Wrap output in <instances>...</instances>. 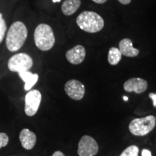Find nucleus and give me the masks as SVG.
Here are the masks:
<instances>
[{"mask_svg":"<svg viewBox=\"0 0 156 156\" xmlns=\"http://www.w3.org/2000/svg\"><path fill=\"white\" fill-rule=\"evenodd\" d=\"M28 37V29L20 21L13 23L6 36V46L9 51L15 52L20 49Z\"/></svg>","mask_w":156,"mask_h":156,"instance_id":"f257e3e1","label":"nucleus"},{"mask_svg":"<svg viewBox=\"0 0 156 156\" xmlns=\"http://www.w3.org/2000/svg\"><path fill=\"white\" fill-rule=\"evenodd\" d=\"M76 23L81 30L90 34L101 31L104 27V20L101 15L93 11H84L76 19Z\"/></svg>","mask_w":156,"mask_h":156,"instance_id":"f03ea898","label":"nucleus"},{"mask_svg":"<svg viewBox=\"0 0 156 156\" xmlns=\"http://www.w3.org/2000/svg\"><path fill=\"white\" fill-rule=\"evenodd\" d=\"M34 41L37 48L43 51L51 49L55 44V36L51 26L41 23L34 31Z\"/></svg>","mask_w":156,"mask_h":156,"instance_id":"7ed1b4c3","label":"nucleus"},{"mask_svg":"<svg viewBox=\"0 0 156 156\" xmlns=\"http://www.w3.org/2000/svg\"><path fill=\"white\" fill-rule=\"evenodd\" d=\"M155 125V116L149 115L143 118H136L132 120L129 125V129L133 135L142 136L149 134Z\"/></svg>","mask_w":156,"mask_h":156,"instance_id":"20e7f679","label":"nucleus"},{"mask_svg":"<svg viewBox=\"0 0 156 156\" xmlns=\"http://www.w3.org/2000/svg\"><path fill=\"white\" fill-rule=\"evenodd\" d=\"M34 61L28 54L25 53H19L15 54L9 59V69L14 73H21L24 71H29L33 67Z\"/></svg>","mask_w":156,"mask_h":156,"instance_id":"39448f33","label":"nucleus"},{"mask_svg":"<svg viewBox=\"0 0 156 156\" xmlns=\"http://www.w3.org/2000/svg\"><path fill=\"white\" fill-rule=\"evenodd\" d=\"M99 151L96 140L89 135H84L78 143L77 154L79 156H95Z\"/></svg>","mask_w":156,"mask_h":156,"instance_id":"423d86ee","label":"nucleus"},{"mask_svg":"<svg viewBox=\"0 0 156 156\" xmlns=\"http://www.w3.org/2000/svg\"><path fill=\"white\" fill-rule=\"evenodd\" d=\"M41 99V93L38 90H29L25 98V113L27 116H33L36 114Z\"/></svg>","mask_w":156,"mask_h":156,"instance_id":"0eeeda50","label":"nucleus"},{"mask_svg":"<svg viewBox=\"0 0 156 156\" xmlns=\"http://www.w3.org/2000/svg\"><path fill=\"white\" fill-rule=\"evenodd\" d=\"M64 90L70 98L75 101H80L85 95V86L77 80H69L64 85Z\"/></svg>","mask_w":156,"mask_h":156,"instance_id":"6e6552de","label":"nucleus"},{"mask_svg":"<svg viewBox=\"0 0 156 156\" xmlns=\"http://www.w3.org/2000/svg\"><path fill=\"white\" fill-rule=\"evenodd\" d=\"M147 83L145 80L140 77L129 79L124 84V89L126 92H134L140 94L147 89Z\"/></svg>","mask_w":156,"mask_h":156,"instance_id":"1a4fd4ad","label":"nucleus"},{"mask_svg":"<svg viewBox=\"0 0 156 156\" xmlns=\"http://www.w3.org/2000/svg\"><path fill=\"white\" fill-rule=\"evenodd\" d=\"M86 55V51L82 45H77L75 47L68 50L66 53L67 61L72 64H80L84 61Z\"/></svg>","mask_w":156,"mask_h":156,"instance_id":"9d476101","label":"nucleus"},{"mask_svg":"<svg viewBox=\"0 0 156 156\" xmlns=\"http://www.w3.org/2000/svg\"><path fill=\"white\" fill-rule=\"evenodd\" d=\"M19 138L23 147L28 151L33 149L36 143L37 137L36 134L28 129L25 128L21 130Z\"/></svg>","mask_w":156,"mask_h":156,"instance_id":"9b49d317","label":"nucleus"},{"mask_svg":"<svg viewBox=\"0 0 156 156\" xmlns=\"http://www.w3.org/2000/svg\"><path fill=\"white\" fill-rule=\"evenodd\" d=\"M119 49L122 55L127 57H135L139 54L140 51L133 47L132 41L129 38H124L119 44Z\"/></svg>","mask_w":156,"mask_h":156,"instance_id":"f8f14e48","label":"nucleus"},{"mask_svg":"<svg viewBox=\"0 0 156 156\" xmlns=\"http://www.w3.org/2000/svg\"><path fill=\"white\" fill-rule=\"evenodd\" d=\"M19 77L25 82V90L29 91L36 85L38 80V75L36 73H32L30 71H24L19 73Z\"/></svg>","mask_w":156,"mask_h":156,"instance_id":"ddd939ff","label":"nucleus"},{"mask_svg":"<svg viewBox=\"0 0 156 156\" xmlns=\"http://www.w3.org/2000/svg\"><path fill=\"white\" fill-rule=\"evenodd\" d=\"M81 5V0H65L62 5V11L66 16L73 15Z\"/></svg>","mask_w":156,"mask_h":156,"instance_id":"4468645a","label":"nucleus"},{"mask_svg":"<svg viewBox=\"0 0 156 156\" xmlns=\"http://www.w3.org/2000/svg\"><path fill=\"white\" fill-rule=\"evenodd\" d=\"M122 54L120 50L116 47H112L109 49L108 55V61L111 65H116L122 59Z\"/></svg>","mask_w":156,"mask_h":156,"instance_id":"2eb2a0df","label":"nucleus"},{"mask_svg":"<svg viewBox=\"0 0 156 156\" xmlns=\"http://www.w3.org/2000/svg\"><path fill=\"white\" fill-rule=\"evenodd\" d=\"M139 154V147L136 145H131L126 147L121 153L120 156H138Z\"/></svg>","mask_w":156,"mask_h":156,"instance_id":"dca6fc26","label":"nucleus"},{"mask_svg":"<svg viewBox=\"0 0 156 156\" xmlns=\"http://www.w3.org/2000/svg\"><path fill=\"white\" fill-rule=\"evenodd\" d=\"M7 29V24L3 18V15L0 13V44L3 41Z\"/></svg>","mask_w":156,"mask_h":156,"instance_id":"f3484780","label":"nucleus"},{"mask_svg":"<svg viewBox=\"0 0 156 156\" xmlns=\"http://www.w3.org/2000/svg\"><path fill=\"white\" fill-rule=\"evenodd\" d=\"M9 142V136L6 133L0 132V149L7 146Z\"/></svg>","mask_w":156,"mask_h":156,"instance_id":"a211bd4d","label":"nucleus"},{"mask_svg":"<svg viewBox=\"0 0 156 156\" xmlns=\"http://www.w3.org/2000/svg\"><path fill=\"white\" fill-rule=\"evenodd\" d=\"M149 97L153 101V106L156 108V93H151L149 94Z\"/></svg>","mask_w":156,"mask_h":156,"instance_id":"6ab92c4d","label":"nucleus"},{"mask_svg":"<svg viewBox=\"0 0 156 156\" xmlns=\"http://www.w3.org/2000/svg\"><path fill=\"white\" fill-rule=\"evenodd\" d=\"M142 156H152V153L149 150L143 149L142 151Z\"/></svg>","mask_w":156,"mask_h":156,"instance_id":"aec40b11","label":"nucleus"},{"mask_svg":"<svg viewBox=\"0 0 156 156\" xmlns=\"http://www.w3.org/2000/svg\"><path fill=\"white\" fill-rule=\"evenodd\" d=\"M118 1L121 4H122V5H129V4L131 2L132 0H118Z\"/></svg>","mask_w":156,"mask_h":156,"instance_id":"412c9836","label":"nucleus"},{"mask_svg":"<svg viewBox=\"0 0 156 156\" xmlns=\"http://www.w3.org/2000/svg\"><path fill=\"white\" fill-rule=\"evenodd\" d=\"M52 156H65V155H64V154L62 153V152L57 151L54 152L53 155H52Z\"/></svg>","mask_w":156,"mask_h":156,"instance_id":"4be33fe9","label":"nucleus"},{"mask_svg":"<svg viewBox=\"0 0 156 156\" xmlns=\"http://www.w3.org/2000/svg\"><path fill=\"white\" fill-rule=\"evenodd\" d=\"M93 2H94L95 3L97 4H104L107 2V0H92Z\"/></svg>","mask_w":156,"mask_h":156,"instance_id":"5701e85b","label":"nucleus"},{"mask_svg":"<svg viewBox=\"0 0 156 156\" xmlns=\"http://www.w3.org/2000/svg\"><path fill=\"white\" fill-rule=\"evenodd\" d=\"M123 99H124L125 101H128V97L127 96H124L123 97Z\"/></svg>","mask_w":156,"mask_h":156,"instance_id":"b1692460","label":"nucleus"},{"mask_svg":"<svg viewBox=\"0 0 156 156\" xmlns=\"http://www.w3.org/2000/svg\"><path fill=\"white\" fill-rule=\"evenodd\" d=\"M52 1H53L54 3H56V2H60L61 0H52Z\"/></svg>","mask_w":156,"mask_h":156,"instance_id":"393cba45","label":"nucleus"}]
</instances>
